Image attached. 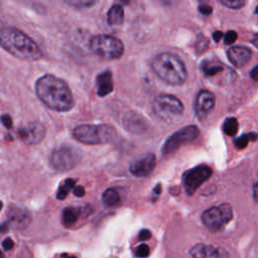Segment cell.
I'll return each mask as SVG.
<instances>
[{
    "label": "cell",
    "instance_id": "5",
    "mask_svg": "<svg viewBox=\"0 0 258 258\" xmlns=\"http://www.w3.org/2000/svg\"><path fill=\"white\" fill-rule=\"evenodd\" d=\"M90 47L92 51L102 59H117L123 55V42L110 34H98L91 38Z\"/></svg>",
    "mask_w": 258,
    "mask_h": 258
},
{
    "label": "cell",
    "instance_id": "27",
    "mask_svg": "<svg viewBox=\"0 0 258 258\" xmlns=\"http://www.w3.org/2000/svg\"><path fill=\"white\" fill-rule=\"evenodd\" d=\"M220 4L231 9H240L246 4V2L244 0H221Z\"/></svg>",
    "mask_w": 258,
    "mask_h": 258
},
{
    "label": "cell",
    "instance_id": "38",
    "mask_svg": "<svg viewBox=\"0 0 258 258\" xmlns=\"http://www.w3.org/2000/svg\"><path fill=\"white\" fill-rule=\"evenodd\" d=\"M153 192L155 194V195H160L161 194V185L158 183L155 187H154V189H153Z\"/></svg>",
    "mask_w": 258,
    "mask_h": 258
},
{
    "label": "cell",
    "instance_id": "18",
    "mask_svg": "<svg viewBox=\"0 0 258 258\" xmlns=\"http://www.w3.org/2000/svg\"><path fill=\"white\" fill-rule=\"evenodd\" d=\"M97 94L99 97H106L113 92V78L110 71L97 76Z\"/></svg>",
    "mask_w": 258,
    "mask_h": 258
},
{
    "label": "cell",
    "instance_id": "16",
    "mask_svg": "<svg viewBox=\"0 0 258 258\" xmlns=\"http://www.w3.org/2000/svg\"><path fill=\"white\" fill-rule=\"evenodd\" d=\"M227 55L229 61L236 68H242L246 66L252 56V51L250 48L241 45L231 46L227 50Z\"/></svg>",
    "mask_w": 258,
    "mask_h": 258
},
{
    "label": "cell",
    "instance_id": "13",
    "mask_svg": "<svg viewBox=\"0 0 258 258\" xmlns=\"http://www.w3.org/2000/svg\"><path fill=\"white\" fill-rule=\"evenodd\" d=\"M156 157L153 153H147L146 155L134 160L129 165L131 174L137 177L148 176L155 168Z\"/></svg>",
    "mask_w": 258,
    "mask_h": 258
},
{
    "label": "cell",
    "instance_id": "31",
    "mask_svg": "<svg viewBox=\"0 0 258 258\" xmlns=\"http://www.w3.org/2000/svg\"><path fill=\"white\" fill-rule=\"evenodd\" d=\"M198 9H199V12L202 13L203 15H210L213 12V8L208 4H201Z\"/></svg>",
    "mask_w": 258,
    "mask_h": 258
},
{
    "label": "cell",
    "instance_id": "6",
    "mask_svg": "<svg viewBox=\"0 0 258 258\" xmlns=\"http://www.w3.org/2000/svg\"><path fill=\"white\" fill-rule=\"evenodd\" d=\"M152 109L155 115L165 122H172L178 119L184 110L181 101L168 94L157 96L153 101Z\"/></svg>",
    "mask_w": 258,
    "mask_h": 258
},
{
    "label": "cell",
    "instance_id": "17",
    "mask_svg": "<svg viewBox=\"0 0 258 258\" xmlns=\"http://www.w3.org/2000/svg\"><path fill=\"white\" fill-rule=\"evenodd\" d=\"M125 129L134 134H141L147 130L146 120L137 113H128L123 119Z\"/></svg>",
    "mask_w": 258,
    "mask_h": 258
},
{
    "label": "cell",
    "instance_id": "10",
    "mask_svg": "<svg viewBox=\"0 0 258 258\" xmlns=\"http://www.w3.org/2000/svg\"><path fill=\"white\" fill-rule=\"evenodd\" d=\"M200 134V130L196 125H188L182 127L178 131L171 134L164 142L161 152L163 155L171 154L177 150L182 144L187 143L196 139Z\"/></svg>",
    "mask_w": 258,
    "mask_h": 258
},
{
    "label": "cell",
    "instance_id": "22",
    "mask_svg": "<svg viewBox=\"0 0 258 258\" xmlns=\"http://www.w3.org/2000/svg\"><path fill=\"white\" fill-rule=\"evenodd\" d=\"M76 186V179L73 178H67L66 180H63L60 185L58 186V189L56 191V199L59 201L64 200L69 192L74 189V187Z\"/></svg>",
    "mask_w": 258,
    "mask_h": 258
},
{
    "label": "cell",
    "instance_id": "23",
    "mask_svg": "<svg viewBox=\"0 0 258 258\" xmlns=\"http://www.w3.org/2000/svg\"><path fill=\"white\" fill-rule=\"evenodd\" d=\"M222 129L225 134L228 136H235L239 129V123L238 120L235 117H229L227 118L222 126Z\"/></svg>",
    "mask_w": 258,
    "mask_h": 258
},
{
    "label": "cell",
    "instance_id": "30",
    "mask_svg": "<svg viewBox=\"0 0 258 258\" xmlns=\"http://www.w3.org/2000/svg\"><path fill=\"white\" fill-rule=\"evenodd\" d=\"M0 120H1V123L8 129H10L12 127V118L9 114H3L1 115L0 117Z\"/></svg>",
    "mask_w": 258,
    "mask_h": 258
},
{
    "label": "cell",
    "instance_id": "36",
    "mask_svg": "<svg viewBox=\"0 0 258 258\" xmlns=\"http://www.w3.org/2000/svg\"><path fill=\"white\" fill-rule=\"evenodd\" d=\"M250 76L252 77V79H253L254 81H257V66H255V67L252 69V71H251V73H250Z\"/></svg>",
    "mask_w": 258,
    "mask_h": 258
},
{
    "label": "cell",
    "instance_id": "35",
    "mask_svg": "<svg viewBox=\"0 0 258 258\" xmlns=\"http://www.w3.org/2000/svg\"><path fill=\"white\" fill-rule=\"evenodd\" d=\"M222 37H223L222 31H215V32L213 33V39H214L216 42H219Z\"/></svg>",
    "mask_w": 258,
    "mask_h": 258
},
{
    "label": "cell",
    "instance_id": "39",
    "mask_svg": "<svg viewBox=\"0 0 258 258\" xmlns=\"http://www.w3.org/2000/svg\"><path fill=\"white\" fill-rule=\"evenodd\" d=\"M61 258H77L76 256H69L68 254H61Z\"/></svg>",
    "mask_w": 258,
    "mask_h": 258
},
{
    "label": "cell",
    "instance_id": "41",
    "mask_svg": "<svg viewBox=\"0 0 258 258\" xmlns=\"http://www.w3.org/2000/svg\"><path fill=\"white\" fill-rule=\"evenodd\" d=\"M0 258H3V254H2V252H1V250H0Z\"/></svg>",
    "mask_w": 258,
    "mask_h": 258
},
{
    "label": "cell",
    "instance_id": "12",
    "mask_svg": "<svg viewBox=\"0 0 258 258\" xmlns=\"http://www.w3.org/2000/svg\"><path fill=\"white\" fill-rule=\"evenodd\" d=\"M216 104L215 95L208 91L202 90L199 92L195 101V111L200 120H204L212 112Z\"/></svg>",
    "mask_w": 258,
    "mask_h": 258
},
{
    "label": "cell",
    "instance_id": "1",
    "mask_svg": "<svg viewBox=\"0 0 258 258\" xmlns=\"http://www.w3.org/2000/svg\"><path fill=\"white\" fill-rule=\"evenodd\" d=\"M35 93L47 108L56 112H68L75 105L74 96L68 84L53 75L47 74L40 77L35 83Z\"/></svg>",
    "mask_w": 258,
    "mask_h": 258
},
{
    "label": "cell",
    "instance_id": "2",
    "mask_svg": "<svg viewBox=\"0 0 258 258\" xmlns=\"http://www.w3.org/2000/svg\"><path fill=\"white\" fill-rule=\"evenodd\" d=\"M0 45L13 56L23 60H37L42 51L26 33L13 26L0 27Z\"/></svg>",
    "mask_w": 258,
    "mask_h": 258
},
{
    "label": "cell",
    "instance_id": "9",
    "mask_svg": "<svg viewBox=\"0 0 258 258\" xmlns=\"http://www.w3.org/2000/svg\"><path fill=\"white\" fill-rule=\"evenodd\" d=\"M213 174L212 168L207 164H200L186 170L182 174V185L188 196H192L198 188Z\"/></svg>",
    "mask_w": 258,
    "mask_h": 258
},
{
    "label": "cell",
    "instance_id": "29",
    "mask_svg": "<svg viewBox=\"0 0 258 258\" xmlns=\"http://www.w3.org/2000/svg\"><path fill=\"white\" fill-rule=\"evenodd\" d=\"M149 253H150V249L146 244H140L136 248V256L139 258H145L149 255Z\"/></svg>",
    "mask_w": 258,
    "mask_h": 258
},
{
    "label": "cell",
    "instance_id": "24",
    "mask_svg": "<svg viewBox=\"0 0 258 258\" xmlns=\"http://www.w3.org/2000/svg\"><path fill=\"white\" fill-rule=\"evenodd\" d=\"M256 139H257V134L255 132L243 134L234 140V145L237 149H244L248 145L249 141H255Z\"/></svg>",
    "mask_w": 258,
    "mask_h": 258
},
{
    "label": "cell",
    "instance_id": "4",
    "mask_svg": "<svg viewBox=\"0 0 258 258\" xmlns=\"http://www.w3.org/2000/svg\"><path fill=\"white\" fill-rule=\"evenodd\" d=\"M73 136L84 144H106L117 137V131L110 124H81L73 129Z\"/></svg>",
    "mask_w": 258,
    "mask_h": 258
},
{
    "label": "cell",
    "instance_id": "21",
    "mask_svg": "<svg viewBox=\"0 0 258 258\" xmlns=\"http://www.w3.org/2000/svg\"><path fill=\"white\" fill-rule=\"evenodd\" d=\"M103 205L107 208L114 207L120 203V195L114 188H108L103 192L102 196Z\"/></svg>",
    "mask_w": 258,
    "mask_h": 258
},
{
    "label": "cell",
    "instance_id": "3",
    "mask_svg": "<svg viewBox=\"0 0 258 258\" xmlns=\"http://www.w3.org/2000/svg\"><path fill=\"white\" fill-rule=\"evenodd\" d=\"M151 69L159 79L172 86H180L187 79L184 62L172 52L157 54L151 62Z\"/></svg>",
    "mask_w": 258,
    "mask_h": 258
},
{
    "label": "cell",
    "instance_id": "32",
    "mask_svg": "<svg viewBox=\"0 0 258 258\" xmlns=\"http://www.w3.org/2000/svg\"><path fill=\"white\" fill-rule=\"evenodd\" d=\"M13 245H14V243H13V241H12L10 238H6V239L2 242V246H3V249H4L5 251L11 250V249L13 248Z\"/></svg>",
    "mask_w": 258,
    "mask_h": 258
},
{
    "label": "cell",
    "instance_id": "14",
    "mask_svg": "<svg viewBox=\"0 0 258 258\" xmlns=\"http://www.w3.org/2000/svg\"><path fill=\"white\" fill-rule=\"evenodd\" d=\"M189 254L192 258H229V253L224 248L205 244L195 245Z\"/></svg>",
    "mask_w": 258,
    "mask_h": 258
},
{
    "label": "cell",
    "instance_id": "26",
    "mask_svg": "<svg viewBox=\"0 0 258 258\" xmlns=\"http://www.w3.org/2000/svg\"><path fill=\"white\" fill-rule=\"evenodd\" d=\"M66 3L77 8V9H87V8H90V7L94 6L95 4H97V1H94V0H71V1H67Z\"/></svg>",
    "mask_w": 258,
    "mask_h": 258
},
{
    "label": "cell",
    "instance_id": "28",
    "mask_svg": "<svg viewBox=\"0 0 258 258\" xmlns=\"http://www.w3.org/2000/svg\"><path fill=\"white\" fill-rule=\"evenodd\" d=\"M237 38H238L237 32L235 30H229L224 35V42H225V44L231 45L237 40Z\"/></svg>",
    "mask_w": 258,
    "mask_h": 258
},
{
    "label": "cell",
    "instance_id": "19",
    "mask_svg": "<svg viewBox=\"0 0 258 258\" xmlns=\"http://www.w3.org/2000/svg\"><path fill=\"white\" fill-rule=\"evenodd\" d=\"M107 21L111 26H119L124 21V9L120 4H114L107 13Z\"/></svg>",
    "mask_w": 258,
    "mask_h": 258
},
{
    "label": "cell",
    "instance_id": "37",
    "mask_svg": "<svg viewBox=\"0 0 258 258\" xmlns=\"http://www.w3.org/2000/svg\"><path fill=\"white\" fill-rule=\"evenodd\" d=\"M253 198H254V201L257 202V183L254 182L253 184Z\"/></svg>",
    "mask_w": 258,
    "mask_h": 258
},
{
    "label": "cell",
    "instance_id": "8",
    "mask_svg": "<svg viewBox=\"0 0 258 258\" xmlns=\"http://www.w3.org/2000/svg\"><path fill=\"white\" fill-rule=\"evenodd\" d=\"M233 219V209L230 204L223 203L207 209L202 214L204 225L213 232L221 231Z\"/></svg>",
    "mask_w": 258,
    "mask_h": 258
},
{
    "label": "cell",
    "instance_id": "11",
    "mask_svg": "<svg viewBox=\"0 0 258 258\" xmlns=\"http://www.w3.org/2000/svg\"><path fill=\"white\" fill-rule=\"evenodd\" d=\"M46 133L45 126L37 121L28 123L25 126L18 128L17 135L18 138L25 144L34 145L40 143Z\"/></svg>",
    "mask_w": 258,
    "mask_h": 258
},
{
    "label": "cell",
    "instance_id": "34",
    "mask_svg": "<svg viewBox=\"0 0 258 258\" xmlns=\"http://www.w3.org/2000/svg\"><path fill=\"white\" fill-rule=\"evenodd\" d=\"M151 238V232L147 229H143L139 232V239L140 240H148Z\"/></svg>",
    "mask_w": 258,
    "mask_h": 258
},
{
    "label": "cell",
    "instance_id": "20",
    "mask_svg": "<svg viewBox=\"0 0 258 258\" xmlns=\"http://www.w3.org/2000/svg\"><path fill=\"white\" fill-rule=\"evenodd\" d=\"M80 215H81L80 208H75V207L64 208L61 212V222L63 226L66 227L73 226L80 218Z\"/></svg>",
    "mask_w": 258,
    "mask_h": 258
},
{
    "label": "cell",
    "instance_id": "40",
    "mask_svg": "<svg viewBox=\"0 0 258 258\" xmlns=\"http://www.w3.org/2000/svg\"><path fill=\"white\" fill-rule=\"evenodd\" d=\"M2 207H3V204H2V202L0 201V211H1V209H2Z\"/></svg>",
    "mask_w": 258,
    "mask_h": 258
},
{
    "label": "cell",
    "instance_id": "33",
    "mask_svg": "<svg viewBox=\"0 0 258 258\" xmlns=\"http://www.w3.org/2000/svg\"><path fill=\"white\" fill-rule=\"evenodd\" d=\"M73 191H74V195H75L76 197L81 198V197H84V196H85V188H84V186H82V185H76V186L74 187Z\"/></svg>",
    "mask_w": 258,
    "mask_h": 258
},
{
    "label": "cell",
    "instance_id": "15",
    "mask_svg": "<svg viewBox=\"0 0 258 258\" xmlns=\"http://www.w3.org/2000/svg\"><path fill=\"white\" fill-rule=\"evenodd\" d=\"M7 217H8L7 225H10L11 227L17 230H22L26 228L31 221L30 214L27 211L15 206L9 207L7 212Z\"/></svg>",
    "mask_w": 258,
    "mask_h": 258
},
{
    "label": "cell",
    "instance_id": "7",
    "mask_svg": "<svg viewBox=\"0 0 258 258\" xmlns=\"http://www.w3.org/2000/svg\"><path fill=\"white\" fill-rule=\"evenodd\" d=\"M81 159L82 152L79 148L70 144H62L52 151L50 163L55 170L64 172L75 168Z\"/></svg>",
    "mask_w": 258,
    "mask_h": 258
},
{
    "label": "cell",
    "instance_id": "25",
    "mask_svg": "<svg viewBox=\"0 0 258 258\" xmlns=\"http://www.w3.org/2000/svg\"><path fill=\"white\" fill-rule=\"evenodd\" d=\"M202 70L207 77H214L224 71V67L217 63H206L202 64Z\"/></svg>",
    "mask_w": 258,
    "mask_h": 258
}]
</instances>
